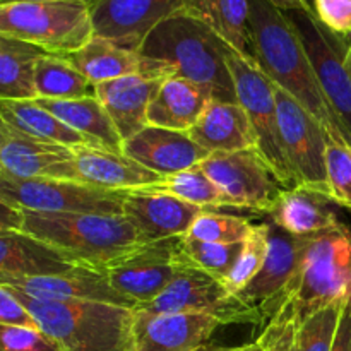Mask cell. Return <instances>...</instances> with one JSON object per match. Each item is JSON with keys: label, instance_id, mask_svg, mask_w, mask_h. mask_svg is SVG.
<instances>
[{"label": "cell", "instance_id": "19", "mask_svg": "<svg viewBox=\"0 0 351 351\" xmlns=\"http://www.w3.org/2000/svg\"><path fill=\"white\" fill-rule=\"evenodd\" d=\"M0 285L27 297L53 302H101L134 308L110 283L105 271L74 267L67 273L45 278H0Z\"/></svg>", "mask_w": 351, "mask_h": 351}, {"label": "cell", "instance_id": "24", "mask_svg": "<svg viewBox=\"0 0 351 351\" xmlns=\"http://www.w3.org/2000/svg\"><path fill=\"white\" fill-rule=\"evenodd\" d=\"M74 153L81 182L96 187L110 191H136L149 187L161 178L127 154L106 147L86 144L74 147Z\"/></svg>", "mask_w": 351, "mask_h": 351}, {"label": "cell", "instance_id": "34", "mask_svg": "<svg viewBox=\"0 0 351 351\" xmlns=\"http://www.w3.org/2000/svg\"><path fill=\"white\" fill-rule=\"evenodd\" d=\"M147 189L175 195V197L199 206L202 209L230 208L223 192L202 170L201 163L184 171H178V173L161 177L156 184L149 185Z\"/></svg>", "mask_w": 351, "mask_h": 351}, {"label": "cell", "instance_id": "28", "mask_svg": "<svg viewBox=\"0 0 351 351\" xmlns=\"http://www.w3.org/2000/svg\"><path fill=\"white\" fill-rule=\"evenodd\" d=\"M65 58L95 86L127 75H147V64L139 51L123 48L101 36H93L81 50L65 55Z\"/></svg>", "mask_w": 351, "mask_h": 351}, {"label": "cell", "instance_id": "23", "mask_svg": "<svg viewBox=\"0 0 351 351\" xmlns=\"http://www.w3.org/2000/svg\"><path fill=\"white\" fill-rule=\"evenodd\" d=\"M189 136L209 154L257 149L252 122L239 103L211 99Z\"/></svg>", "mask_w": 351, "mask_h": 351}, {"label": "cell", "instance_id": "1", "mask_svg": "<svg viewBox=\"0 0 351 351\" xmlns=\"http://www.w3.org/2000/svg\"><path fill=\"white\" fill-rule=\"evenodd\" d=\"M250 55L261 71L293 96L331 139L351 146V137L329 106L307 50L287 14L269 0H249Z\"/></svg>", "mask_w": 351, "mask_h": 351}, {"label": "cell", "instance_id": "33", "mask_svg": "<svg viewBox=\"0 0 351 351\" xmlns=\"http://www.w3.org/2000/svg\"><path fill=\"white\" fill-rule=\"evenodd\" d=\"M242 243H211L180 237L175 239L173 254L180 267L202 271L218 280H226L235 266Z\"/></svg>", "mask_w": 351, "mask_h": 351}, {"label": "cell", "instance_id": "22", "mask_svg": "<svg viewBox=\"0 0 351 351\" xmlns=\"http://www.w3.org/2000/svg\"><path fill=\"white\" fill-rule=\"evenodd\" d=\"M163 81L137 74L95 86V96L108 112L123 143L147 127V110Z\"/></svg>", "mask_w": 351, "mask_h": 351}, {"label": "cell", "instance_id": "4", "mask_svg": "<svg viewBox=\"0 0 351 351\" xmlns=\"http://www.w3.org/2000/svg\"><path fill=\"white\" fill-rule=\"evenodd\" d=\"M10 290L62 351H132L134 308L101 302L38 300Z\"/></svg>", "mask_w": 351, "mask_h": 351}, {"label": "cell", "instance_id": "3", "mask_svg": "<svg viewBox=\"0 0 351 351\" xmlns=\"http://www.w3.org/2000/svg\"><path fill=\"white\" fill-rule=\"evenodd\" d=\"M19 213L16 232L47 243L75 267L105 271L151 243L123 215H47L24 209Z\"/></svg>", "mask_w": 351, "mask_h": 351}, {"label": "cell", "instance_id": "38", "mask_svg": "<svg viewBox=\"0 0 351 351\" xmlns=\"http://www.w3.org/2000/svg\"><path fill=\"white\" fill-rule=\"evenodd\" d=\"M329 199L339 208L351 209V146L328 136L326 151Z\"/></svg>", "mask_w": 351, "mask_h": 351}, {"label": "cell", "instance_id": "13", "mask_svg": "<svg viewBox=\"0 0 351 351\" xmlns=\"http://www.w3.org/2000/svg\"><path fill=\"white\" fill-rule=\"evenodd\" d=\"M197 0H93L95 36L137 51L147 34L180 12L195 10Z\"/></svg>", "mask_w": 351, "mask_h": 351}, {"label": "cell", "instance_id": "37", "mask_svg": "<svg viewBox=\"0 0 351 351\" xmlns=\"http://www.w3.org/2000/svg\"><path fill=\"white\" fill-rule=\"evenodd\" d=\"M345 304L329 305L308 315L297 328L295 351H331Z\"/></svg>", "mask_w": 351, "mask_h": 351}, {"label": "cell", "instance_id": "39", "mask_svg": "<svg viewBox=\"0 0 351 351\" xmlns=\"http://www.w3.org/2000/svg\"><path fill=\"white\" fill-rule=\"evenodd\" d=\"M0 351H62V348L41 329L0 326Z\"/></svg>", "mask_w": 351, "mask_h": 351}, {"label": "cell", "instance_id": "25", "mask_svg": "<svg viewBox=\"0 0 351 351\" xmlns=\"http://www.w3.org/2000/svg\"><path fill=\"white\" fill-rule=\"evenodd\" d=\"M215 95L206 86L184 77L165 79L147 110V125L189 132Z\"/></svg>", "mask_w": 351, "mask_h": 351}, {"label": "cell", "instance_id": "21", "mask_svg": "<svg viewBox=\"0 0 351 351\" xmlns=\"http://www.w3.org/2000/svg\"><path fill=\"white\" fill-rule=\"evenodd\" d=\"M339 206L317 191L304 187L285 189L271 209L269 221L300 239H311L341 226Z\"/></svg>", "mask_w": 351, "mask_h": 351}, {"label": "cell", "instance_id": "29", "mask_svg": "<svg viewBox=\"0 0 351 351\" xmlns=\"http://www.w3.org/2000/svg\"><path fill=\"white\" fill-rule=\"evenodd\" d=\"M0 120L27 136L48 143L62 144L67 147L91 144L86 137L65 125L53 113L36 103V99H26V101L0 99Z\"/></svg>", "mask_w": 351, "mask_h": 351}, {"label": "cell", "instance_id": "45", "mask_svg": "<svg viewBox=\"0 0 351 351\" xmlns=\"http://www.w3.org/2000/svg\"><path fill=\"white\" fill-rule=\"evenodd\" d=\"M199 351H259L257 343H250V345H240V346H202Z\"/></svg>", "mask_w": 351, "mask_h": 351}, {"label": "cell", "instance_id": "12", "mask_svg": "<svg viewBox=\"0 0 351 351\" xmlns=\"http://www.w3.org/2000/svg\"><path fill=\"white\" fill-rule=\"evenodd\" d=\"M274 91H276L281 141L298 182L304 187L321 192L329 197L328 168H326L328 132L293 96L278 88L276 84Z\"/></svg>", "mask_w": 351, "mask_h": 351}, {"label": "cell", "instance_id": "8", "mask_svg": "<svg viewBox=\"0 0 351 351\" xmlns=\"http://www.w3.org/2000/svg\"><path fill=\"white\" fill-rule=\"evenodd\" d=\"M125 191L77 180L16 178L0 173V202L47 215H123Z\"/></svg>", "mask_w": 351, "mask_h": 351}, {"label": "cell", "instance_id": "16", "mask_svg": "<svg viewBox=\"0 0 351 351\" xmlns=\"http://www.w3.org/2000/svg\"><path fill=\"white\" fill-rule=\"evenodd\" d=\"M0 173L81 182L74 147L36 139L0 120Z\"/></svg>", "mask_w": 351, "mask_h": 351}, {"label": "cell", "instance_id": "32", "mask_svg": "<svg viewBox=\"0 0 351 351\" xmlns=\"http://www.w3.org/2000/svg\"><path fill=\"white\" fill-rule=\"evenodd\" d=\"M38 98L81 99L95 96V84L74 67L65 57L45 53L36 64Z\"/></svg>", "mask_w": 351, "mask_h": 351}, {"label": "cell", "instance_id": "9", "mask_svg": "<svg viewBox=\"0 0 351 351\" xmlns=\"http://www.w3.org/2000/svg\"><path fill=\"white\" fill-rule=\"evenodd\" d=\"M285 14L307 50L329 106L351 137V60L346 36L329 29L315 12L288 10Z\"/></svg>", "mask_w": 351, "mask_h": 351}, {"label": "cell", "instance_id": "26", "mask_svg": "<svg viewBox=\"0 0 351 351\" xmlns=\"http://www.w3.org/2000/svg\"><path fill=\"white\" fill-rule=\"evenodd\" d=\"M74 267L47 243L16 230H0V278L55 276Z\"/></svg>", "mask_w": 351, "mask_h": 351}, {"label": "cell", "instance_id": "7", "mask_svg": "<svg viewBox=\"0 0 351 351\" xmlns=\"http://www.w3.org/2000/svg\"><path fill=\"white\" fill-rule=\"evenodd\" d=\"M228 65L235 82L237 101L249 115L257 139V151L266 160L283 189L300 187L297 175L288 161L278 122L274 84L254 62L232 48Z\"/></svg>", "mask_w": 351, "mask_h": 351}, {"label": "cell", "instance_id": "46", "mask_svg": "<svg viewBox=\"0 0 351 351\" xmlns=\"http://www.w3.org/2000/svg\"><path fill=\"white\" fill-rule=\"evenodd\" d=\"M17 2H74V0H0V5H2V3H17ZM81 2L91 3L93 0H81Z\"/></svg>", "mask_w": 351, "mask_h": 351}, {"label": "cell", "instance_id": "14", "mask_svg": "<svg viewBox=\"0 0 351 351\" xmlns=\"http://www.w3.org/2000/svg\"><path fill=\"white\" fill-rule=\"evenodd\" d=\"M269 223V249L263 269L239 293L240 300L252 307L263 328L283 307L291 283L300 267L308 239H300Z\"/></svg>", "mask_w": 351, "mask_h": 351}, {"label": "cell", "instance_id": "42", "mask_svg": "<svg viewBox=\"0 0 351 351\" xmlns=\"http://www.w3.org/2000/svg\"><path fill=\"white\" fill-rule=\"evenodd\" d=\"M315 16L341 36L351 34V0H314Z\"/></svg>", "mask_w": 351, "mask_h": 351}, {"label": "cell", "instance_id": "27", "mask_svg": "<svg viewBox=\"0 0 351 351\" xmlns=\"http://www.w3.org/2000/svg\"><path fill=\"white\" fill-rule=\"evenodd\" d=\"M43 108L53 113L65 125L74 129L93 146L106 147L110 151L123 153V141L117 130L115 123L110 119L105 106L96 96L81 99H43L36 98Z\"/></svg>", "mask_w": 351, "mask_h": 351}, {"label": "cell", "instance_id": "2", "mask_svg": "<svg viewBox=\"0 0 351 351\" xmlns=\"http://www.w3.org/2000/svg\"><path fill=\"white\" fill-rule=\"evenodd\" d=\"M230 50L232 47L191 10L154 27L137 51L153 62L160 79H189L211 89L216 99L239 103L228 65Z\"/></svg>", "mask_w": 351, "mask_h": 351}, {"label": "cell", "instance_id": "18", "mask_svg": "<svg viewBox=\"0 0 351 351\" xmlns=\"http://www.w3.org/2000/svg\"><path fill=\"white\" fill-rule=\"evenodd\" d=\"M219 326L223 324L218 319L204 314L136 311L132 351H199Z\"/></svg>", "mask_w": 351, "mask_h": 351}, {"label": "cell", "instance_id": "43", "mask_svg": "<svg viewBox=\"0 0 351 351\" xmlns=\"http://www.w3.org/2000/svg\"><path fill=\"white\" fill-rule=\"evenodd\" d=\"M331 351H351V300L345 304Z\"/></svg>", "mask_w": 351, "mask_h": 351}, {"label": "cell", "instance_id": "31", "mask_svg": "<svg viewBox=\"0 0 351 351\" xmlns=\"http://www.w3.org/2000/svg\"><path fill=\"white\" fill-rule=\"evenodd\" d=\"M195 14L240 55H250L249 0H197Z\"/></svg>", "mask_w": 351, "mask_h": 351}, {"label": "cell", "instance_id": "5", "mask_svg": "<svg viewBox=\"0 0 351 351\" xmlns=\"http://www.w3.org/2000/svg\"><path fill=\"white\" fill-rule=\"evenodd\" d=\"M348 300H351V226L343 223L338 228L307 240L297 276L276 315L291 319L298 326L314 312Z\"/></svg>", "mask_w": 351, "mask_h": 351}, {"label": "cell", "instance_id": "20", "mask_svg": "<svg viewBox=\"0 0 351 351\" xmlns=\"http://www.w3.org/2000/svg\"><path fill=\"white\" fill-rule=\"evenodd\" d=\"M123 154L136 160L160 177L178 173L202 163L209 153L192 141L189 132L147 125L127 139Z\"/></svg>", "mask_w": 351, "mask_h": 351}, {"label": "cell", "instance_id": "35", "mask_svg": "<svg viewBox=\"0 0 351 351\" xmlns=\"http://www.w3.org/2000/svg\"><path fill=\"white\" fill-rule=\"evenodd\" d=\"M269 249V223L254 225L249 237L242 242L235 266L226 276L225 285L232 293L239 295L263 269Z\"/></svg>", "mask_w": 351, "mask_h": 351}, {"label": "cell", "instance_id": "6", "mask_svg": "<svg viewBox=\"0 0 351 351\" xmlns=\"http://www.w3.org/2000/svg\"><path fill=\"white\" fill-rule=\"evenodd\" d=\"M0 36L16 38L47 53L65 57L95 36L91 7L81 0L2 3Z\"/></svg>", "mask_w": 351, "mask_h": 351}, {"label": "cell", "instance_id": "30", "mask_svg": "<svg viewBox=\"0 0 351 351\" xmlns=\"http://www.w3.org/2000/svg\"><path fill=\"white\" fill-rule=\"evenodd\" d=\"M47 53L36 45L0 36V99H36V64Z\"/></svg>", "mask_w": 351, "mask_h": 351}, {"label": "cell", "instance_id": "47", "mask_svg": "<svg viewBox=\"0 0 351 351\" xmlns=\"http://www.w3.org/2000/svg\"><path fill=\"white\" fill-rule=\"evenodd\" d=\"M346 41H348V57L351 60V34H350V36H346Z\"/></svg>", "mask_w": 351, "mask_h": 351}, {"label": "cell", "instance_id": "44", "mask_svg": "<svg viewBox=\"0 0 351 351\" xmlns=\"http://www.w3.org/2000/svg\"><path fill=\"white\" fill-rule=\"evenodd\" d=\"M273 2L278 9L283 12L288 10H307V12H315L314 10V0H269Z\"/></svg>", "mask_w": 351, "mask_h": 351}, {"label": "cell", "instance_id": "15", "mask_svg": "<svg viewBox=\"0 0 351 351\" xmlns=\"http://www.w3.org/2000/svg\"><path fill=\"white\" fill-rule=\"evenodd\" d=\"M173 243L175 239L147 243L105 269L112 287L134 308L156 300L180 273Z\"/></svg>", "mask_w": 351, "mask_h": 351}, {"label": "cell", "instance_id": "36", "mask_svg": "<svg viewBox=\"0 0 351 351\" xmlns=\"http://www.w3.org/2000/svg\"><path fill=\"white\" fill-rule=\"evenodd\" d=\"M254 223L235 215H223L206 209L189 228V239L211 243H242L249 237Z\"/></svg>", "mask_w": 351, "mask_h": 351}, {"label": "cell", "instance_id": "10", "mask_svg": "<svg viewBox=\"0 0 351 351\" xmlns=\"http://www.w3.org/2000/svg\"><path fill=\"white\" fill-rule=\"evenodd\" d=\"M136 311L147 314H204L226 324L263 326L259 314L243 304L239 295L226 288L225 281L208 273L182 267L170 287Z\"/></svg>", "mask_w": 351, "mask_h": 351}, {"label": "cell", "instance_id": "11", "mask_svg": "<svg viewBox=\"0 0 351 351\" xmlns=\"http://www.w3.org/2000/svg\"><path fill=\"white\" fill-rule=\"evenodd\" d=\"M230 208L269 215L285 191L257 149L213 153L201 163Z\"/></svg>", "mask_w": 351, "mask_h": 351}, {"label": "cell", "instance_id": "41", "mask_svg": "<svg viewBox=\"0 0 351 351\" xmlns=\"http://www.w3.org/2000/svg\"><path fill=\"white\" fill-rule=\"evenodd\" d=\"M0 326L40 329L33 314L7 285H0Z\"/></svg>", "mask_w": 351, "mask_h": 351}, {"label": "cell", "instance_id": "40", "mask_svg": "<svg viewBox=\"0 0 351 351\" xmlns=\"http://www.w3.org/2000/svg\"><path fill=\"white\" fill-rule=\"evenodd\" d=\"M297 328V322L291 319L281 315L273 317L256 339L259 351H295Z\"/></svg>", "mask_w": 351, "mask_h": 351}, {"label": "cell", "instance_id": "17", "mask_svg": "<svg viewBox=\"0 0 351 351\" xmlns=\"http://www.w3.org/2000/svg\"><path fill=\"white\" fill-rule=\"evenodd\" d=\"M206 209L175 195L143 187L125 191L123 216L132 221L147 242H165L187 235L192 223Z\"/></svg>", "mask_w": 351, "mask_h": 351}]
</instances>
